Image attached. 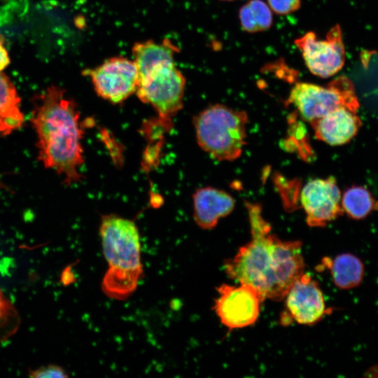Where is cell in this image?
<instances>
[{
  "label": "cell",
  "mask_w": 378,
  "mask_h": 378,
  "mask_svg": "<svg viewBox=\"0 0 378 378\" xmlns=\"http://www.w3.org/2000/svg\"><path fill=\"white\" fill-rule=\"evenodd\" d=\"M251 240L224 263L228 276L255 289L265 300H284L304 273L302 243L283 241L271 233L259 205L247 203Z\"/></svg>",
  "instance_id": "cell-1"
},
{
  "label": "cell",
  "mask_w": 378,
  "mask_h": 378,
  "mask_svg": "<svg viewBox=\"0 0 378 378\" xmlns=\"http://www.w3.org/2000/svg\"><path fill=\"white\" fill-rule=\"evenodd\" d=\"M31 121L39 160L62 175L66 185L79 181L84 162L83 130L75 102L62 88L49 87L36 97Z\"/></svg>",
  "instance_id": "cell-2"
},
{
  "label": "cell",
  "mask_w": 378,
  "mask_h": 378,
  "mask_svg": "<svg viewBox=\"0 0 378 378\" xmlns=\"http://www.w3.org/2000/svg\"><path fill=\"white\" fill-rule=\"evenodd\" d=\"M99 235L108 265L102 289L108 298L124 300L136 289L143 274L138 227L134 220L106 214L101 217Z\"/></svg>",
  "instance_id": "cell-3"
},
{
  "label": "cell",
  "mask_w": 378,
  "mask_h": 378,
  "mask_svg": "<svg viewBox=\"0 0 378 378\" xmlns=\"http://www.w3.org/2000/svg\"><path fill=\"white\" fill-rule=\"evenodd\" d=\"M248 115L226 105H209L193 119L200 147L218 161H234L246 144Z\"/></svg>",
  "instance_id": "cell-4"
},
{
  "label": "cell",
  "mask_w": 378,
  "mask_h": 378,
  "mask_svg": "<svg viewBox=\"0 0 378 378\" xmlns=\"http://www.w3.org/2000/svg\"><path fill=\"white\" fill-rule=\"evenodd\" d=\"M287 104L293 105L301 118L309 122L340 107L356 112L359 108L354 85L344 76L326 86L298 82L292 88Z\"/></svg>",
  "instance_id": "cell-5"
},
{
  "label": "cell",
  "mask_w": 378,
  "mask_h": 378,
  "mask_svg": "<svg viewBox=\"0 0 378 378\" xmlns=\"http://www.w3.org/2000/svg\"><path fill=\"white\" fill-rule=\"evenodd\" d=\"M186 82L175 64H167L140 78L135 93L142 102L153 107L162 125L169 129L172 118L182 108Z\"/></svg>",
  "instance_id": "cell-6"
},
{
  "label": "cell",
  "mask_w": 378,
  "mask_h": 378,
  "mask_svg": "<svg viewBox=\"0 0 378 378\" xmlns=\"http://www.w3.org/2000/svg\"><path fill=\"white\" fill-rule=\"evenodd\" d=\"M305 66L314 76L328 78L337 74L345 61V48L339 24L333 26L326 38H317L314 31H307L294 41Z\"/></svg>",
  "instance_id": "cell-7"
},
{
  "label": "cell",
  "mask_w": 378,
  "mask_h": 378,
  "mask_svg": "<svg viewBox=\"0 0 378 378\" xmlns=\"http://www.w3.org/2000/svg\"><path fill=\"white\" fill-rule=\"evenodd\" d=\"M84 74L90 76L96 93L112 104H120L135 93L139 82L134 61L122 56L106 59Z\"/></svg>",
  "instance_id": "cell-8"
},
{
  "label": "cell",
  "mask_w": 378,
  "mask_h": 378,
  "mask_svg": "<svg viewBox=\"0 0 378 378\" xmlns=\"http://www.w3.org/2000/svg\"><path fill=\"white\" fill-rule=\"evenodd\" d=\"M214 310L221 323L232 329L243 328L254 324L258 318L264 299L252 286L222 284L217 288Z\"/></svg>",
  "instance_id": "cell-9"
},
{
  "label": "cell",
  "mask_w": 378,
  "mask_h": 378,
  "mask_svg": "<svg viewBox=\"0 0 378 378\" xmlns=\"http://www.w3.org/2000/svg\"><path fill=\"white\" fill-rule=\"evenodd\" d=\"M284 299L286 309L280 321L284 326L292 322L301 325H314L328 313L323 292L318 284L307 273H303L293 284Z\"/></svg>",
  "instance_id": "cell-10"
},
{
  "label": "cell",
  "mask_w": 378,
  "mask_h": 378,
  "mask_svg": "<svg viewBox=\"0 0 378 378\" xmlns=\"http://www.w3.org/2000/svg\"><path fill=\"white\" fill-rule=\"evenodd\" d=\"M341 192L333 176L314 178L302 188L300 201L309 227H324L344 214Z\"/></svg>",
  "instance_id": "cell-11"
},
{
  "label": "cell",
  "mask_w": 378,
  "mask_h": 378,
  "mask_svg": "<svg viewBox=\"0 0 378 378\" xmlns=\"http://www.w3.org/2000/svg\"><path fill=\"white\" fill-rule=\"evenodd\" d=\"M309 123L316 139L333 146L349 143L362 125L356 111L346 107L336 108Z\"/></svg>",
  "instance_id": "cell-12"
},
{
  "label": "cell",
  "mask_w": 378,
  "mask_h": 378,
  "mask_svg": "<svg viewBox=\"0 0 378 378\" xmlns=\"http://www.w3.org/2000/svg\"><path fill=\"white\" fill-rule=\"evenodd\" d=\"M193 218L196 224L204 230L215 227L218 221L234 210L235 201L227 192L214 187L196 190L192 195Z\"/></svg>",
  "instance_id": "cell-13"
},
{
  "label": "cell",
  "mask_w": 378,
  "mask_h": 378,
  "mask_svg": "<svg viewBox=\"0 0 378 378\" xmlns=\"http://www.w3.org/2000/svg\"><path fill=\"white\" fill-rule=\"evenodd\" d=\"M178 52V48L168 38L161 42L150 39L134 43L132 52L139 79L162 66L175 64V55Z\"/></svg>",
  "instance_id": "cell-14"
},
{
  "label": "cell",
  "mask_w": 378,
  "mask_h": 378,
  "mask_svg": "<svg viewBox=\"0 0 378 378\" xmlns=\"http://www.w3.org/2000/svg\"><path fill=\"white\" fill-rule=\"evenodd\" d=\"M322 266L329 270L333 283L340 289L357 287L364 277L363 262L351 253H342L334 258L326 257L322 260Z\"/></svg>",
  "instance_id": "cell-15"
},
{
  "label": "cell",
  "mask_w": 378,
  "mask_h": 378,
  "mask_svg": "<svg viewBox=\"0 0 378 378\" xmlns=\"http://www.w3.org/2000/svg\"><path fill=\"white\" fill-rule=\"evenodd\" d=\"M20 99L9 78L0 72V135L6 136L21 127L24 115Z\"/></svg>",
  "instance_id": "cell-16"
},
{
  "label": "cell",
  "mask_w": 378,
  "mask_h": 378,
  "mask_svg": "<svg viewBox=\"0 0 378 378\" xmlns=\"http://www.w3.org/2000/svg\"><path fill=\"white\" fill-rule=\"evenodd\" d=\"M243 31L255 34L268 30L273 24V12L262 0H248L238 13Z\"/></svg>",
  "instance_id": "cell-17"
},
{
  "label": "cell",
  "mask_w": 378,
  "mask_h": 378,
  "mask_svg": "<svg viewBox=\"0 0 378 378\" xmlns=\"http://www.w3.org/2000/svg\"><path fill=\"white\" fill-rule=\"evenodd\" d=\"M341 205L344 214L354 220L363 219L378 211V201L362 186L354 185L346 189L342 195Z\"/></svg>",
  "instance_id": "cell-18"
},
{
  "label": "cell",
  "mask_w": 378,
  "mask_h": 378,
  "mask_svg": "<svg viewBox=\"0 0 378 378\" xmlns=\"http://www.w3.org/2000/svg\"><path fill=\"white\" fill-rule=\"evenodd\" d=\"M267 4L275 14L286 15L297 11L302 0H267Z\"/></svg>",
  "instance_id": "cell-19"
},
{
  "label": "cell",
  "mask_w": 378,
  "mask_h": 378,
  "mask_svg": "<svg viewBox=\"0 0 378 378\" xmlns=\"http://www.w3.org/2000/svg\"><path fill=\"white\" fill-rule=\"evenodd\" d=\"M31 376L34 377H66L65 372L62 368L49 366L34 371Z\"/></svg>",
  "instance_id": "cell-20"
},
{
  "label": "cell",
  "mask_w": 378,
  "mask_h": 378,
  "mask_svg": "<svg viewBox=\"0 0 378 378\" xmlns=\"http://www.w3.org/2000/svg\"><path fill=\"white\" fill-rule=\"evenodd\" d=\"M15 311L10 302L0 290V326L14 315Z\"/></svg>",
  "instance_id": "cell-21"
},
{
  "label": "cell",
  "mask_w": 378,
  "mask_h": 378,
  "mask_svg": "<svg viewBox=\"0 0 378 378\" xmlns=\"http://www.w3.org/2000/svg\"><path fill=\"white\" fill-rule=\"evenodd\" d=\"M10 58L7 50L4 46V38L0 35V72L9 64Z\"/></svg>",
  "instance_id": "cell-22"
},
{
  "label": "cell",
  "mask_w": 378,
  "mask_h": 378,
  "mask_svg": "<svg viewBox=\"0 0 378 378\" xmlns=\"http://www.w3.org/2000/svg\"><path fill=\"white\" fill-rule=\"evenodd\" d=\"M221 1H237V0H220Z\"/></svg>",
  "instance_id": "cell-23"
}]
</instances>
